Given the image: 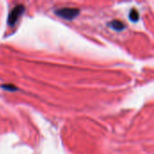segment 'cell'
<instances>
[{
  "label": "cell",
  "instance_id": "3957f363",
  "mask_svg": "<svg viewBox=\"0 0 154 154\" xmlns=\"http://www.w3.org/2000/svg\"><path fill=\"white\" fill-rule=\"evenodd\" d=\"M108 26H110L113 30L118 31V32L125 29V24L124 23H122L121 21H118V20H114V21L110 22L108 23Z\"/></svg>",
  "mask_w": 154,
  "mask_h": 154
},
{
  "label": "cell",
  "instance_id": "7a4b0ae2",
  "mask_svg": "<svg viewBox=\"0 0 154 154\" xmlns=\"http://www.w3.org/2000/svg\"><path fill=\"white\" fill-rule=\"evenodd\" d=\"M23 12H24V6L23 5H18L14 6V8L12 9V11L9 13L8 18H7L8 24L10 26H14L17 23L18 19L23 14Z\"/></svg>",
  "mask_w": 154,
  "mask_h": 154
},
{
  "label": "cell",
  "instance_id": "6da1fadb",
  "mask_svg": "<svg viewBox=\"0 0 154 154\" xmlns=\"http://www.w3.org/2000/svg\"><path fill=\"white\" fill-rule=\"evenodd\" d=\"M79 14V9L77 8H71V7H64L60 8L55 11V14L65 19V20H73L75 17L78 16Z\"/></svg>",
  "mask_w": 154,
  "mask_h": 154
},
{
  "label": "cell",
  "instance_id": "5b68a950",
  "mask_svg": "<svg viewBox=\"0 0 154 154\" xmlns=\"http://www.w3.org/2000/svg\"><path fill=\"white\" fill-rule=\"evenodd\" d=\"M2 88L9 90V91H15V90H17V88L14 86H13V85H3Z\"/></svg>",
  "mask_w": 154,
  "mask_h": 154
},
{
  "label": "cell",
  "instance_id": "277c9868",
  "mask_svg": "<svg viewBox=\"0 0 154 154\" xmlns=\"http://www.w3.org/2000/svg\"><path fill=\"white\" fill-rule=\"evenodd\" d=\"M139 13H138V11L136 10V9H132L131 11H130V13H129V19L132 21V22H134V23H136V22H138V20H139Z\"/></svg>",
  "mask_w": 154,
  "mask_h": 154
}]
</instances>
